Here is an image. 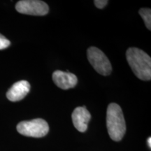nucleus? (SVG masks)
<instances>
[{"instance_id":"nucleus-6","label":"nucleus","mask_w":151,"mask_h":151,"mask_svg":"<svg viewBox=\"0 0 151 151\" xmlns=\"http://www.w3.org/2000/svg\"><path fill=\"white\" fill-rule=\"evenodd\" d=\"M52 77L55 84L63 90L74 88L78 82L76 76L73 73L60 70L54 71Z\"/></svg>"},{"instance_id":"nucleus-12","label":"nucleus","mask_w":151,"mask_h":151,"mask_svg":"<svg viewBox=\"0 0 151 151\" xmlns=\"http://www.w3.org/2000/svg\"><path fill=\"white\" fill-rule=\"evenodd\" d=\"M148 145L150 148H151V138L150 137H149L148 139Z\"/></svg>"},{"instance_id":"nucleus-5","label":"nucleus","mask_w":151,"mask_h":151,"mask_svg":"<svg viewBox=\"0 0 151 151\" xmlns=\"http://www.w3.org/2000/svg\"><path fill=\"white\" fill-rule=\"evenodd\" d=\"M18 12L31 16H42L48 13L49 8L46 3L39 0H22L16 5Z\"/></svg>"},{"instance_id":"nucleus-11","label":"nucleus","mask_w":151,"mask_h":151,"mask_svg":"<svg viewBox=\"0 0 151 151\" xmlns=\"http://www.w3.org/2000/svg\"><path fill=\"white\" fill-rule=\"evenodd\" d=\"M108 2L109 1H106V0H95V1H94V3L96 6H97L98 9H100L105 7L106 5L108 4Z\"/></svg>"},{"instance_id":"nucleus-7","label":"nucleus","mask_w":151,"mask_h":151,"mask_svg":"<svg viewBox=\"0 0 151 151\" xmlns=\"http://www.w3.org/2000/svg\"><path fill=\"white\" fill-rule=\"evenodd\" d=\"M72 121L76 129L81 132L88 129V124L91 119V115L86 106L77 107L72 113Z\"/></svg>"},{"instance_id":"nucleus-3","label":"nucleus","mask_w":151,"mask_h":151,"mask_svg":"<svg viewBox=\"0 0 151 151\" xmlns=\"http://www.w3.org/2000/svg\"><path fill=\"white\" fill-rule=\"evenodd\" d=\"M17 131L26 137L41 138L48 133L49 126L45 120L37 118L29 121L20 122L17 125Z\"/></svg>"},{"instance_id":"nucleus-10","label":"nucleus","mask_w":151,"mask_h":151,"mask_svg":"<svg viewBox=\"0 0 151 151\" xmlns=\"http://www.w3.org/2000/svg\"><path fill=\"white\" fill-rule=\"evenodd\" d=\"M11 42L4 36L0 34V50H3L10 46Z\"/></svg>"},{"instance_id":"nucleus-1","label":"nucleus","mask_w":151,"mask_h":151,"mask_svg":"<svg viewBox=\"0 0 151 151\" xmlns=\"http://www.w3.org/2000/svg\"><path fill=\"white\" fill-rule=\"evenodd\" d=\"M126 58L132 70L137 78L143 81L151 79V58L148 54L137 48H129Z\"/></svg>"},{"instance_id":"nucleus-4","label":"nucleus","mask_w":151,"mask_h":151,"mask_svg":"<svg viewBox=\"0 0 151 151\" xmlns=\"http://www.w3.org/2000/svg\"><path fill=\"white\" fill-rule=\"evenodd\" d=\"M88 58L92 67L99 74L109 76L112 71V67L106 55L96 47H90L88 48Z\"/></svg>"},{"instance_id":"nucleus-8","label":"nucleus","mask_w":151,"mask_h":151,"mask_svg":"<svg viewBox=\"0 0 151 151\" xmlns=\"http://www.w3.org/2000/svg\"><path fill=\"white\" fill-rule=\"evenodd\" d=\"M30 85L27 81H20L11 86L6 93V97L11 101L22 100L29 93Z\"/></svg>"},{"instance_id":"nucleus-2","label":"nucleus","mask_w":151,"mask_h":151,"mask_svg":"<svg viewBox=\"0 0 151 151\" xmlns=\"http://www.w3.org/2000/svg\"><path fill=\"white\" fill-rule=\"evenodd\" d=\"M106 126L109 135L112 140H121L125 134L126 124L122 109L116 103L110 104L107 108Z\"/></svg>"},{"instance_id":"nucleus-9","label":"nucleus","mask_w":151,"mask_h":151,"mask_svg":"<svg viewBox=\"0 0 151 151\" xmlns=\"http://www.w3.org/2000/svg\"><path fill=\"white\" fill-rule=\"evenodd\" d=\"M139 14L143 18L146 24V27L149 30L151 29V10L150 9H141L139 10Z\"/></svg>"}]
</instances>
